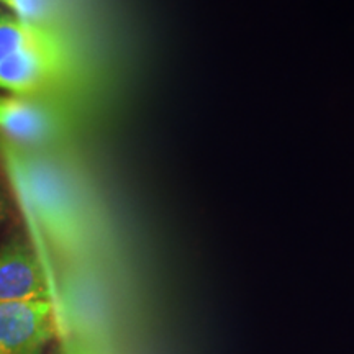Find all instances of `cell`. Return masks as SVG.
Returning a JSON list of instances; mask_svg holds the SVG:
<instances>
[{
  "instance_id": "obj_4",
  "label": "cell",
  "mask_w": 354,
  "mask_h": 354,
  "mask_svg": "<svg viewBox=\"0 0 354 354\" xmlns=\"http://www.w3.org/2000/svg\"><path fill=\"white\" fill-rule=\"evenodd\" d=\"M51 300L50 282L35 248L15 236L0 248V305Z\"/></svg>"
},
{
  "instance_id": "obj_8",
  "label": "cell",
  "mask_w": 354,
  "mask_h": 354,
  "mask_svg": "<svg viewBox=\"0 0 354 354\" xmlns=\"http://www.w3.org/2000/svg\"><path fill=\"white\" fill-rule=\"evenodd\" d=\"M64 354H107L94 338L82 335L69 336L64 344Z\"/></svg>"
},
{
  "instance_id": "obj_2",
  "label": "cell",
  "mask_w": 354,
  "mask_h": 354,
  "mask_svg": "<svg viewBox=\"0 0 354 354\" xmlns=\"http://www.w3.org/2000/svg\"><path fill=\"white\" fill-rule=\"evenodd\" d=\"M63 115L35 95L0 92V136L26 148L56 145L64 136Z\"/></svg>"
},
{
  "instance_id": "obj_9",
  "label": "cell",
  "mask_w": 354,
  "mask_h": 354,
  "mask_svg": "<svg viewBox=\"0 0 354 354\" xmlns=\"http://www.w3.org/2000/svg\"><path fill=\"white\" fill-rule=\"evenodd\" d=\"M6 216H7V201H6V196H3V192H2V187H0V225L3 223Z\"/></svg>"
},
{
  "instance_id": "obj_1",
  "label": "cell",
  "mask_w": 354,
  "mask_h": 354,
  "mask_svg": "<svg viewBox=\"0 0 354 354\" xmlns=\"http://www.w3.org/2000/svg\"><path fill=\"white\" fill-rule=\"evenodd\" d=\"M0 166L39 233L61 253L79 256L91 241V221L77 185L39 149L0 136Z\"/></svg>"
},
{
  "instance_id": "obj_7",
  "label": "cell",
  "mask_w": 354,
  "mask_h": 354,
  "mask_svg": "<svg viewBox=\"0 0 354 354\" xmlns=\"http://www.w3.org/2000/svg\"><path fill=\"white\" fill-rule=\"evenodd\" d=\"M0 6L28 24L53 28L51 0H0Z\"/></svg>"
},
{
  "instance_id": "obj_5",
  "label": "cell",
  "mask_w": 354,
  "mask_h": 354,
  "mask_svg": "<svg viewBox=\"0 0 354 354\" xmlns=\"http://www.w3.org/2000/svg\"><path fill=\"white\" fill-rule=\"evenodd\" d=\"M66 55L59 38L38 44L0 63V92L35 95L64 71Z\"/></svg>"
},
{
  "instance_id": "obj_3",
  "label": "cell",
  "mask_w": 354,
  "mask_h": 354,
  "mask_svg": "<svg viewBox=\"0 0 354 354\" xmlns=\"http://www.w3.org/2000/svg\"><path fill=\"white\" fill-rule=\"evenodd\" d=\"M55 333L53 300L0 305V354H44Z\"/></svg>"
},
{
  "instance_id": "obj_6",
  "label": "cell",
  "mask_w": 354,
  "mask_h": 354,
  "mask_svg": "<svg viewBox=\"0 0 354 354\" xmlns=\"http://www.w3.org/2000/svg\"><path fill=\"white\" fill-rule=\"evenodd\" d=\"M56 38L50 26L21 20L8 10H0V63L19 53Z\"/></svg>"
}]
</instances>
